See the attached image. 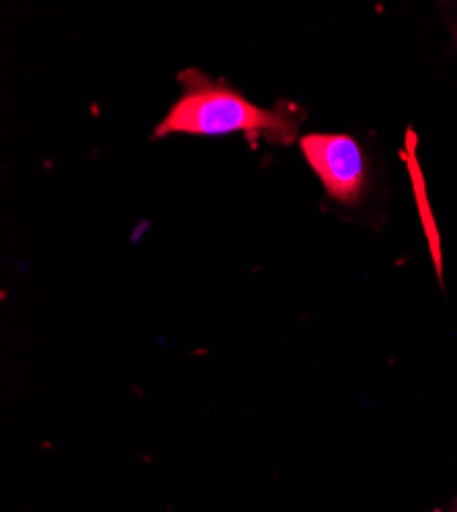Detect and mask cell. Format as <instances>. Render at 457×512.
<instances>
[{
	"instance_id": "6da1fadb",
	"label": "cell",
	"mask_w": 457,
	"mask_h": 512,
	"mask_svg": "<svg viewBox=\"0 0 457 512\" xmlns=\"http://www.w3.org/2000/svg\"><path fill=\"white\" fill-rule=\"evenodd\" d=\"M177 80L181 95L156 125L154 140L175 134L199 138L242 134L253 144L265 140L285 146L298 138L302 113L294 103L261 107L226 80H214L197 68L183 70Z\"/></svg>"
},
{
	"instance_id": "7a4b0ae2",
	"label": "cell",
	"mask_w": 457,
	"mask_h": 512,
	"mask_svg": "<svg viewBox=\"0 0 457 512\" xmlns=\"http://www.w3.org/2000/svg\"><path fill=\"white\" fill-rule=\"evenodd\" d=\"M300 150L320 179L328 199L355 207L363 203L371 185V158L363 144L349 134H308Z\"/></svg>"
}]
</instances>
